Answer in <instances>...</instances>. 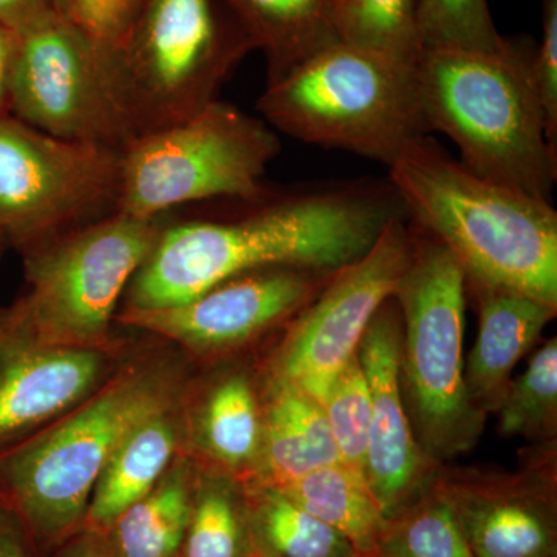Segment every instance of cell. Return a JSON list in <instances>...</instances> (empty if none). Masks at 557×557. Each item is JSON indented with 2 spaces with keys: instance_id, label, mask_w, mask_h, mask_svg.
Masks as SVG:
<instances>
[{
  "instance_id": "cell-13",
  "label": "cell",
  "mask_w": 557,
  "mask_h": 557,
  "mask_svg": "<svg viewBox=\"0 0 557 557\" xmlns=\"http://www.w3.org/2000/svg\"><path fill=\"white\" fill-rule=\"evenodd\" d=\"M336 271L296 267L249 271L174 306L121 309L115 322L171 341L199 357L225 354L287 325Z\"/></svg>"
},
{
  "instance_id": "cell-31",
  "label": "cell",
  "mask_w": 557,
  "mask_h": 557,
  "mask_svg": "<svg viewBox=\"0 0 557 557\" xmlns=\"http://www.w3.org/2000/svg\"><path fill=\"white\" fill-rule=\"evenodd\" d=\"M533 76L547 139L557 149V0H542V40L534 53Z\"/></svg>"
},
{
  "instance_id": "cell-34",
  "label": "cell",
  "mask_w": 557,
  "mask_h": 557,
  "mask_svg": "<svg viewBox=\"0 0 557 557\" xmlns=\"http://www.w3.org/2000/svg\"><path fill=\"white\" fill-rule=\"evenodd\" d=\"M51 557H116L106 531L84 525L54 549Z\"/></svg>"
},
{
  "instance_id": "cell-38",
  "label": "cell",
  "mask_w": 557,
  "mask_h": 557,
  "mask_svg": "<svg viewBox=\"0 0 557 557\" xmlns=\"http://www.w3.org/2000/svg\"><path fill=\"white\" fill-rule=\"evenodd\" d=\"M357 557H380V556H357Z\"/></svg>"
},
{
  "instance_id": "cell-2",
  "label": "cell",
  "mask_w": 557,
  "mask_h": 557,
  "mask_svg": "<svg viewBox=\"0 0 557 557\" xmlns=\"http://www.w3.org/2000/svg\"><path fill=\"white\" fill-rule=\"evenodd\" d=\"M182 398L174 361L137 358L64 416L0 450V505L20 519L32 548L54 552L86 525L91 493L120 440Z\"/></svg>"
},
{
  "instance_id": "cell-18",
  "label": "cell",
  "mask_w": 557,
  "mask_h": 557,
  "mask_svg": "<svg viewBox=\"0 0 557 557\" xmlns=\"http://www.w3.org/2000/svg\"><path fill=\"white\" fill-rule=\"evenodd\" d=\"M260 383L247 370H226L212 380L196 410L185 412V448L199 467L252 482L262 454Z\"/></svg>"
},
{
  "instance_id": "cell-36",
  "label": "cell",
  "mask_w": 557,
  "mask_h": 557,
  "mask_svg": "<svg viewBox=\"0 0 557 557\" xmlns=\"http://www.w3.org/2000/svg\"><path fill=\"white\" fill-rule=\"evenodd\" d=\"M20 36L0 25V119L9 115L10 83Z\"/></svg>"
},
{
  "instance_id": "cell-16",
  "label": "cell",
  "mask_w": 557,
  "mask_h": 557,
  "mask_svg": "<svg viewBox=\"0 0 557 557\" xmlns=\"http://www.w3.org/2000/svg\"><path fill=\"white\" fill-rule=\"evenodd\" d=\"M119 350L40 347L0 327V450L89 397L119 368Z\"/></svg>"
},
{
  "instance_id": "cell-35",
  "label": "cell",
  "mask_w": 557,
  "mask_h": 557,
  "mask_svg": "<svg viewBox=\"0 0 557 557\" xmlns=\"http://www.w3.org/2000/svg\"><path fill=\"white\" fill-rule=\"evenodd\" d=\"M0 557H33L32 545L20 519L0 505Z\"/></svg>"
},
{
  "instance_id": "cell-33",
  "label": "cell",
  "mask_w": 557,
  "mask_h": 557,
  "mask_svg": "<svg viewBox=\"0 0 557 557\" xmlns=\"http://www.w3.org/2000/svg\"><path fill=\"white\" fill-rule=\"evenodd\" d=\"M67 17L75 20L72 0H0V25L17 36Z\"/></svg>"
},
{
  "instance_id": "cell-5",
  "label": "cell",
  "mask_w": 557,
  "mask_h": 557,
  "mask_svg": "<svg viewBox=\"0 0 557 557\" xmlns=\"http://www.w3.org/2000/svg\"><path fill=\"white\" fill-rule=\"evenodd\" d=\"M258 110L277 134L387 168L410 143L431 135L416 67L343 42L267 84Z\"/></svg>"
},
{
  "instance_id": "cell-30",
  "label": "cell",
  "mask_w": 557,
  "mask_h": 557,
  "mask_svg": "<svg viewBox=\"0 0 557 557\" xmlns=\"http://www.w3.org/2000/svg\"><path fill=\"white\" fill-rule=\"evenodd\" d=\"M417 11L426 49L497 51L507 42L487 0H417Z\"/></svg>"
},
{
  "instance_id": "cell-7",
  "label": "cell",
  "mask_w": 557,
  "mask_h": 557,
  "mask_svg": "<svg viewBox=\"0 0 557 557\" xmlns=\"http://www.w3.org/2000/svg\"><path fill=\"white\" fill-rule=\"evenodd\" d=\"M163 218L116 211L25 252L28 289L0 307V327L50 348H120V300L159 240Z\"/></svg>"
},
{
  "instance_id": "cell-25",
  "label": "cell",
  "mask_w": 557,
  "mask_h": 557,
  "mask_svg": "<svg viewBox=\"0 0 557 557\" xmlns=\"http://www.w3.org/2000/svg\"><path fill=\"white\" fill-rule=\"evenodd\" d=\"M178 557H256L244 483L199 467Z\"/></svg>"
},
{
  "instance_id": "cell-12",
  "label": "cell",
  "mask_w": 557,
  "mask_h": 557,
  "mask_svg": "<svg viewBox=\"0 0 557 557\" xmlns=\"http://www.w3.org/2000/svg\"><path fill=\"white\" fill-rule=\"evenodd\" d=\"M412 251L409 220H392L361 259L336 271L317 298L285 325L267 372L322 403L341 370L358 354L376 311L394 296Z\"/></svg>"
},
{
  "instance_id": "cell-11",
  "label": "cell",
  "mask_w": 557,
  "mask_h": 557,
  "mask_svg": "<svg viewBox=\"0 0 557 557\" xmlns=\"http://www.w3.org/2000/svg\"><path fill=\"white\" fill-rule=\"evenodd\" d=\"M9 115L67 141L120 150L132 141L110 51L72 17L20 36Z\"/></svg>"
},
{
  "instance_id": "cell-14",
  "label": "cell",
  "mask_w": 557,
  "mask_h": 557,
  "mask_svg": "<svg viewBox=\"0 0 557 557\" xmlns=\"http://www.w3.org/2000/svg\"><path fill=\"white\" fill-rule=\"evenodd\" d=\"M516 474L440 468L435 486L475 557H556L555 456Z\"/></svg>"
},
{
  "instance_id": "cell-15",
  "label": "cell",
  "mask_w": 557,
  "mask_h": 557,
  "mask_svg": "<svg viewBox=\"0 0 557 557\" xmlns=\"http://www.w3.org/2000/svg\"><path fill=\"white\" fill-rule=\"evenodd\" d=\"M401 344V313L392 296L370 321L358 347L370 391L366 480L387 520L423 496L442 468L413 434L403 397Z\"/></svg>"
},
{
  "instance_id": "cell-26",
  "label": "cell",
  "mask_w": 557,
  "mask_h": 557,
  "mask_svg": "<svg viewBox=\"0 0 557 557\" xmlns=\"http://www.w3.org/2000/svg\"><path fill=\"white\" fill-rule=\"evenodd\" d=\"M339 42L416 67L426 46L417 0H333Z\"/></svg>"
},
{
  "instance_id": "cell-28",
  "label": "cell",
  "mask_w": 557,
  "mask_h": 557,
  "mask_svg": "<svg viewBox=\"0 0 557 557\" xmlns=\"http://www.w3.org/2000/svg\"><path fill=\"white\" fill-rule=\"evenodd\" d=\"M498 434L552 442L557 431V338L548 339L496 410Z\"/></svg>"
},
{
  "instance_id": "cell-3",
  "label": "cell",
  "mask_w": 557,
  "mask_h": 557,
  "mask_svg": "<svg viewBox=\"0 0 557 557\" xmlns=\"http://www.w3.org/2000/svg\"><path fill=\"white\" fill-rule=\"evenodd\" d=\"M410 223L456 256L467 284L522 293L557 309V212L472 174L431 135L388 168Z\"/></svg>"
},
{
  "instance_id": "cell-29",
  "label": "cell",
  "mask_w": 557,
  "mask_h": 557,
  "mask_svg": "<svg viewBox=\"0 0 557 557\" xmlns=\"http://www.w3.org/2000/svg\"><path fill=\"white\" fill-rule=\"evenodd\" d=\"M321 405L341 463L366 475L370 391L358 354L341 370Z\"/></svg>"
},
{
  "instance_id": "cell-9",
  "label": "cell",
  "mask_w": 557,
  "mask_h": 557,
  "mask_svg": "<svg viewBox=\"0 0 557 557\" xmlns=\"http://www.w3.org/2000/svg\"><path fill=\"white\" fill-rule=\"evenodd\" d=\"M281 148L277 132L262 119L211 102L123 149L119 211L153 220L183 205L247 199L262 189Z\"/></svg>"
},
{
  "instance_id": "cell-19",
  "label": "cell",
  "mask_w": 557,
  "mask_h": 557,
  "mask_svg": "<svg viewBox=\"0 0 557 557\" xmlns=\"http://www.w3.org/2000/svg\"><path fill=\"white\" fill-rule=\"evenodd\" d=\"M260 399L262 454L252 482L284 487L339 461L327 417L318 399L269 372L260 381Z\"/></svg>"
},
{
  "instance_id": "cell-27",
  "label": "cell",
  "mask_w": 557,
  "mask_h": 557,
  "mask_svg": "<svg viewBox=\"0 0 557 557\" xmlns=\"http://www.w3.org/2000/svg\"><path fill=\"white\" fill-rule=\"evenodd\" d=\"M379 556L475 557L435 482L423 496L387 520Z\"/></svg>"
},
{
  "instance_id": "cell-10",
  "label": "cell",
  "mask_w": 557,
  "mask_h": 557,
  "mask_svg": "<svg viewBox=\"0 0 557 557\" xmlns=\"http://www.w3.org/2000/svg\"><path fill=\"white\" fill-rule=\"evenodd\" d=\"M121 152L0 119V234L22 255L119 211Z\"/></svg>"
},
{
  "instance_id": "cell-21",
  "label": "cell",
  "mask_w": 557,
  "mask_h": 557,
  "mask_svg": "<svg viewBox=\"0 0 557 557\" xmlns=\"http://www.w3.org/2000/svg\"><path fill=\"white\" fill-rule=\"evenodd\" d=\"M199 465L183 448L156 486L106 531L116 557H178L193 511Z\"/></svg>"
},
{
  "instance_id": "cell-17",
  "label": "cell",
  "mask_w": 557,
  "mask_h": 557,
  "mask_svg": "<svg viewBox=\"0 0 557 557\" xmlns=\"http://www.w3.org/2000/svg\"><path fill=\"white\" fill-rule=\"evenodd\" d=\"M478 300L479 335L465 364L472 406L496 412L512 381V370L536 346L557 309L511 289L467 284Z\"/></svg>"
},
{
  "instance_id": "cell-37",
  "label": "cell",
  "mask_w": 557,
  "mask_h": 557,
  "mask_svg": "<svg viewBox=\"0 0 557 557\" xmlns=\"http://www.w3.org/2000/svg\"><path fill=\"white\" fill-rule=\"evenodd\" d=\"M7 247H9V244H7V240L3 239L2 234H0V259H2L3 251H5Z\"/></svg>"
},
{
  "instance_id": "cell-22",
  "label": "cell",
  "mask_w": 557,
  "mask_h": 557,
  "mask_svg": "<svg viewBox=\"0 0 557 557\" xmlns=\"http://www.w3.org/2000/svg\"><path fill=\"white\" fill-rule=\"evenodd\" d=\"M267 62V84L339 42L333 0H230Z\"/></svg>"
},
{
  "instance_id": "cell-6",
  "label": "cell",
  "mask_w": 557,
  "mask_h": 557,
  "mask_svg": "<svg viewBox=\"0 0 557 557\" xmlns=\"http://www.w3.org/2000/svg\"><path fill=\"white\" fill-rule=\"evenodd\" d=\"M256 50L230 0H143L110 53L132 141L218 101L223 84Z\"/></svg>"
},
{
  "instance_id": "cell-8",
  "label": "cell",
  "mask_w": 557,
  "mask_h": 557,
  "mask_svg": "<svg viewBox=\"0 0 557 557\" xmlns=\"http://www.w3.org/2000/svg\"><path fill=\"white\" fill-rule=\"evenodd\" d=\"M409 225L412 258L394 292L403 321V394L418 443L442 465L478 445L486 416L465 384V271L442 242Z\"/></svg>"
},
{
  "instance_id": "cell-1",
  "label": "cell",
  "mask_w": 557,
  "mask_h": 557,
  "mask_svg": "<svg viewBox=\"0 0 557 557\" xmlns=\"http://www.w3.org/2000/svg\"><path fill=\"white\" fill-rule=\"evenodd\" d=\"M218 214L161 226L159 240L121 309L185 302L249 271L296 267L336 271L361 259L388 223L408 211L388 180H329L222 199Z\"/></svg>"
},
{
  "instance_id": "cell-4",
  "label": "cell",
  "mask_w": 557,
  "mask_h": 557,
  "mask_svg": "<svg viewBox=\"0 0 557 557\" xmlns=\"http://www.w3.org/2000/svg\"><path fill=\"white\" fill-rule=\"evenodd\" d=\"M534 53L530 38L507 39L497 51L426 49L416 75L431 134L448 135L467 170L549 200L557 149L545 132Z\"/></svg>"
},
{
  "instance_id": "cell-24",
  "label": "cell",
  "mask_w": 557,
  "mask_h": 557,
  "mask_svg": "<svg viewBox=\"0 0 557 557\" xmlns=\"http://www.w3.org/2000/svg\"><path fill=\"white\" fill-rule=\"evenodd\" d=\"M256 557H357L338 530L310 515L276 486L244 483Z\"/></svg>"
},
{
  "instance_id": "cell-23",
  "label": "cell",
  "mask_w": 557,
  "mask_h": 557,
  "mask_svg": "<svg viewBox=\"0 0 557 557\" xmlns=\"http://www.w3.org/2000/svg\"><path fill=\"white\" fill-rule=\"evenodd\" d=\"M278 490L344 534L359 556H379L387 518L361 472L336 461Z\"/></svg>"
},
{
  "instance_id": "cell-32",
  "label": "cell",
  "mask_w": 557,
  "mask_h": 557,
  "mask_svg": "<svg viewBox=\"0 0 557 557\" xmlns=\"http://www.w3.org/2000/svg\"><path fill=\"white\" fill-rule=\"evenodd\" d=\"M141 3L143 0H72L75 21L110 53L126 38Z\"/></svg>"
},
{
  "instance_id": "cell-20",
  "label": "cell",
  "mask_w": 557,
  "mask_h": 557,
  "mask_svg": "<svg viewBox=\"0 0 557 557\" xmlns=\"http://www.w3.org/2000/svg\"><path fill=\"white\" fill-rule=\"evenodd\" d=\"M185 437L183 398L132 426L98 478L86 525L108 531L127 508L159 483L185 448Z\"/></svg>"
}]
</instances>
